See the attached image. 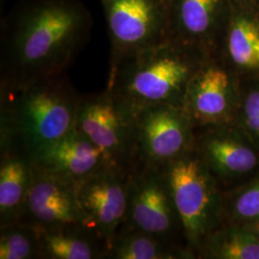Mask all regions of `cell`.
I'll return each mask as SVG.
<instances>
[{"instance_id":"7c38bea8","label":"cell","mask_w":259,"mask_h":259,"mask_svg":"<svg viewBox=\"0 0 259 259\" xmlns=\"http://www.w3.org/2000/svg\"><path fill=\"white\" fill-rule=\"evenodd\" d=\"M32 162L37 169L76 186L111 164L102 151L76 127L39 153Z\"/></svg>"},{"instance_id":"603a6c76","label":"cell","mask_w":259,"mask_h":259,"mask_svg":"<svg viewBox=\"0 0 259 259\" xmlns=\"http://www.w3.org/2000/svg\"><path fill=\"white\" fill-rule=\"evenodd\" d=\"M253 230H254L255 234H256V235L259 237V220L257 222L254 224V226H253Z\"/></svg>"},{"instance_id":"6da1fadb","label":"cell","mask_w":259,"mask_h":259,"mask_svg":"<svg viewBox=\"0 0 259 259\" xmlns=\"http://www.w3.org/2000/svg\"><path fill=\"white\" fill-rule=\"evenodd\" d=\"M93 18L81 0H20L1 22V85L67 71L88 44Z\"/></svg>"},{"instance_id":"ffe728a7","label":"cell","mask_w":259,"mask_h":259,"mask_svg":"<svg viewBox=\"0 0 259 259\" xmlns=\"http://www.w3.org/2000/svg\"><path fill=\"white\" fill-rule=\"evenodd\" d=\"M210 254L223 259H259V237L250 232L232 231L209 245Z\"/></svg>"},{"instance_id":"277c9868","label":"cell","mask_w":259,"mask_h":259,"mask_svg":"<svg viewBox=\"0 0 259 259\" xmlns=\"http://www.w3.org/2000/svg\"><path fill=\"white\" fill-rule=\"evenodd\" d=\"M75 127L112 165L131 169L136 161V114L107 89L80 94Z\"/></svg>"},{"instance_id":"7402d4cb","label":"cell","mask_w":259,"mask_h":259,"mask_svg":"<svg viewBox=\"0 0 259 259\" xmlns=\"http://www.w3.org/2000/svg\"><path fill=\"white\" fill-rule=\"evenodd\" d=\"M246 120L250 129L259 134V92L250 93L245 105Z\"/></svg>"},{"instance_id":"8992f818","label":"cell","mask_w":259,"mask_h":259,"mask_svg":"<svg viewBox=\"0 0 259 259\" xmlns=\"http://www.w3.org/2000/svg\"><path fill=\"white\" fill-rule=\"evenodd\" d=\"M111 42L110 67L169 40L170 0H101Z\"/></svg>"},{"instance_id":"4fadbf2b","label":"cell","mask_w":259,"mask_h":259,"mask_svg":"<svg viewBox=\"0 0 259 259\" xmlns=\"http://www.w3.org/2000/svg\"><path fill=\"white\" fill-rule=\"evenodd\" d=\"M230 95L229 73L220 65L205 61L188 84L183 108L192 122L213 124L222 120Z\"/></svg>"},{"instance_id":"9a60e30c","label":"cell","mask_w":259,"mask_h":259,"mask_svg":"<svg viewBox=\"0 0 259 259\" xmlns=\"http://www.w3.org/2000/svg\"><path fill=\"white\" fill-rule=\"evenodd\" d=\"M39 259H106L108 249L84 227L37 230Z\"/></svg>"},{"instance_id":"9c48e42d","label":"cell","mask_w":259,"mask_h":259,"mask_svg":"<svg viewBox=\"0 0 259 259\" xmlns=\"http://www.w3.org/2000/svg\"><path fill=\"white\" fill-rule=\"evenodd\" d=\"M176 220L181 222L162 170L134 165L130 171L127 216L121 228L146 232L164 242Z\"/></svg>"},{"instance_id":"e0dca14e","label":"cell","mask_w":259,"mask_h":259,"mask_svg":"<svg viewBox=\"0 0 259 259\" xmlns=\"http://www.w3.org/2000/svg\"><path fill=\"white\" fill-rule=\"evenodd\" d=\"M202 148L206 166L221 173H244L256 165L254 153L232 139L209 137Z\"/></svg>"},{"instance_id":"ac0fdd59","label":"cell","mask_w":259,"mask_h":259,"mask_svg":"<svg viewBox=\"0 0 259 259\" xmlns=\"http://www.w3.org/2000/svg\"><path fill=\"white\" fill-rule=\"evenodd\" d=\"M173 255L164 242L146 232L121 228L106 259H164Z\"/></svg>"},{"instance_id":"d6986e66","label":"cell","mask_w":259,"mask_h":259,"mask_svg":"<svg viewBox=\"0 0 259 259\" xmlns=\"http://www.w3.org/2000/svg\"><path fill=\"white\" fill-rule=\"evenodd\" d=\"M0 259H39L37 229L21 221L0 227Z\"/></svg>"},{"instance_id":"3957f363","label":"cell","mask_w":259,"mask_h":259,"mask_svg":"<svg viewBox=\"0 0 259 259\" xmlns=\"http://www.w3.org/2000/svg\"><path fill=\"white\" fill-rule=\"evenodd\" d=\"M204 62L203 51L169 39L110 67L106 89L134 112L154 105L183 107L188 84Z\"/></svg>"},{"instance_id":"44dd1931","label":"cell","mask_w":259,"mask_h":259,"mask_svg":"<svg viewBox=\"0 0 259 259\" xmlns=\"http://www.w3.org/2000/svg\"><path fill=\"white\" fill-rule=\"evenodd\" d=\"M236 212L242 218H259V183L241 195L236 202Z\"/></svg>"},{"instance_id":"cb8c5ba5","label":"cell","mask_w":259,"mask_h":259,"mask_svg":"<svg viewBox=\"0 0 259 259\" xmlns=\"http://www.w3.org/2000/svg\"><path fill=\"white\" fill-rule=\"evenodd\" d=\"M249 1H251V0H249Z\"/></svg>"},{"instance_id":"8fae6325","label":"cell","mask_w":259,"mask_h":259,"mask_svg":"<svg viewBox=\"0 0 259 259\" xmlns=\"http://www.w3.org/2000/svg\"><path fill=\"white\" fill-rule=\"evenodd\" d=\"M232 0H170L169 39L205 52L226 30Z\"/></svg>"},{"instance_id":"7a4b0ae2","label":"cell","mask_w":259,"mask_h":259,"mask_svg":"<svg viewBox=\"0 0 259 259\" xmlns=\"http://www.w3.org/2000/svg\"><path fill=\"white\" fill-rule=\"evenodd\" d=\"M0 90V150L14 149L33 160L74 128L80 94L66 71Z\"/></svg>"},{"instance_id":"52a82bcc","label":"cell","mask_w":259,"mask_h":259,"mask_svg":"<svg viewBox=\"0 0 259 259\" xmlns=\"http://www.w3.org/2000/svg\"><path fill=\"white\" fill-rule=\"evenodd\" d=\"M131 169L107 164L77 187L83 227L102 241L108 252L127 216Z\"/></svg>"},{"instance_id":"30bf717a","label":"cell","mask_w":259,"mask_h":259,"mask_svg":"<svg viewBox=\"0 0 259 259\" xmlns=\"http://www.w3.org/2000/svg\"><path fill=\"white\" fill-rule=\"evenodd\" d=\"M77 187L34 166L33 182L20 221L37 230L83 227Z\"/></svg>"},{"instance_id":"5b68a950","label":"cell","mask_w":259,"mask_h":259,"mask_svg":"<svg viewBox=\"0 0 259 259\" xmlns=\"http://www.w3.org/2000/svg\"><path fill=\"white\" fill-rule=\"evenodd\" d=\"M190 245H199L212 227L216 195L203 157L190 152L160 168Z\"/></svg>"},{"instance_id":"5bb4252c","label":"cell","mask_w":259,"mask_h":259,"mask_svg":"<svg viewBox=\"0 0 259 259\" xmlns=\"http://www.w3.org/2000/svg\"><path fill=\"white\" fill-rule=\"evenodd\" d=\"M0 161V227L19 222L33 182L30 157L14 149H2Z\"/></svg>"},{"instance_id":"ba28073f","label":"cell","mask_w":259,"mask_h":259,"mask_svg":"<svg viewBox=\"0 0 259 259\" xmlns=\"http://www.w3.org/2000/svg\"><path fill=\"white\" fill-rule=\"evenodd\" d=\"M135 114V165L161 168L185 154L192 121L183 107L154 105Z\"/></svg>"},{"instance_id":"2e32d148","label":"cell","mask_w":259,"mask_h":259,"mask_svg":"<svg viewBox=\"0 0 259 259\" xmlns=\"http://www.w3.org/2000/svg\"><path fill=\"white\" fill-rule=\"evenodd\" d=\"M226 30L232 61L244 67H259L258 21L245 13H234L232 7Z\"/></svg>"}]
</instances>
